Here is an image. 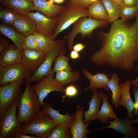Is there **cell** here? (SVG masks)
<instances>
[{"label": "cell", "mask_w": 138, "mask_h": 138, "mask_svg": "<svg viewBox=\"0 0 138 138\" xmlns=\"http://www.w3.org/2000/svg\"><path fill=\"white\" fill-rule=\"evenodd\" d=\"M33 10L42 13L47 17L52 18L56 16L64 6H60L53 4V0H33Z\"/></svg>", "instance_id": "2e32d148"}, {"label": "cell", "mask_w": 138, "mask_h": 138, "mask_svg": "<svg viewBox=\"0 0 138 138\" xmlns=\"http://www.w3.org/2000/svg\"><path fill=\"white\" fill-rule=\"evenodd\" d=\"M122 88V94L119 106H123L126 109L128 117L133 118L132 111L134 109V103L130 96V80H127L123 83H119Z\"/></svg>", "instance_id": "603a6c76"}, {"label": "cell", "mask_w": 138, "mask_h": 138, "mask_svg": "<svg viewBox=\"0 0 138 138\" xmlns=\"http://www.w3.org/2000/svg\"><path fill=\"white\" fill-rule=\"evenodd\" d=\"M18 15L11 9L0 5V19L2 23L12 26Z\"/></svg>", "instance_id": "f546056e"}, {"label": "cell", "mask_w": 138, "mask_h": 138, "mask_svg": "<svg viewBox=\"0 0 138 138\" xmlns=\"http://www.w3.org/2000/svg\"><path fill=\"white\" fill-rule=\"evenodd\" d=\"M65 95L63 97H73L77 96L79 93L78 90L76 86L72 84L65 88Z\"/></svg>", "instance_id": "d590c367"}, {"label": "cell", "mask_w": 138, "mask_h": 138, "mask_svg": "<svg viewBox=\"0 0 138 138\" xmlns=\"http://www.w3.org/2000/svg\"><path fill=\"white\" fill-rule=\"evenodd\" d=\"M0 32L10 39L16 47L20 49L21 44L25 38V36L13 26L3 23L0 24Z\"/></svg>", "instance_id": "d4e9b609"}, {"label": "cell", "mask_w": 138, "mask_h": 138, "mask_svg": "<svg viewBox=\"0 0 138 138\" xmlns=\"http://www.w3.org/2000/svg\"><path fill=\"white\" fill-rule=\"evenodd\" d=\"M25 84V89L18 99L17 107V117L21 123L32 120L41 111L39 101L30 83L26 81Z\"/></svg>", "instance_id": "7a4b0ae2"}, {"label": "cell", "mask_w": 138, "mask_h": 138, "mask_svg": "<svg viewBox=\"0 0 138 138\" xmlns=\"http://www.w3.org/2000/svg\"><path fill=\"white\" fill-rule=\"evenodd\" d=\"M18 99L0 114V138H16L23 133L21 123L16 116Z\"/></svg>", "instance_id": "3957f363"}, {"label": "cell", "mask_w": 138, "mask_h": 138, "mask_svg": "<svg viewBox=\"0 0 138 138\" xmlns=\"http://www.w3.org/2000/svg\"><path fill=\"white\" fill-rule=\"evenodd\" d=\"M132 86L134 87H138V83H135L132 85Z\"/></svg>", "instance_id": "7dc6e473"}, {"label": "cell", "mask_w": 138, "mask_h": 138, "mask_svg": "<svg viewBox=\"0 0 138 138\" xmlns=\"http://www.w3.org/2000/svg\"><path fill=\"white\" fill-rule=\"evenodd\" d=\"M27 134L23 133L18 136L16 138H39L36 136H33L27 135Z\"/></svg>", "instance_id": "b9f144b4"}, {"label": "cell", "mask_w": 138, "mask_h": 138, "mask_svg": "<svg viewBox=\"0 0 138 138\" xmlns=\"http://www.w3.org/2000/svg\"><path fill=\"white\" fill-rule=\"evenodd\" d=\"M55 3H61L63 2L64 0H53Z\"/></svg>", "instance_id": "f6af8a7d"}, {"label": "cell", "mask_w": 138, "mask_h": 138, "mask_svg": "<svg viewBox=\"0 0 138 138\" xmlns=\"http://www.w3.org/2000/svg\"><path fill=\"white\" fill-rule=\"evenodd\" d=\"M108 14V21L112 23L118 19L121 10L120 7L113 0H102Z\"/></svg>", "instance_id": "f1b7e54d"}, {"label": "cell", "mask_w": 138, "mask_h": 138, "mask_svg": "<svg viewBox=\"0 0 138 138\" xmlns=\"http://www.w3.org/2000/svg\"><path fill=\"white\" fill-rule=\"evenodd\" d=\"M69 70H63L56 73L55 80L64 86L71 82L75 83L80 79V73L78 71L72 72Z\"/></svg>", "instance_id": "484cf974"}, {"label": "cell", "mask_w": 138, "mask_h": 138, "mask_svg": "<svg viewBox=\"0 0 138 138\" xmlns=\"http://www.w3.org/2000/svg\"><path fill=\"white\" fill-rule=\"evenodd\" d=\"M84 115L83 107L78 105L74 121L70 128L72 138H86L89 132L87 128L90 122H85L83 120Z\"/></svg>", "instance_id": "4fadbf2b"}, {"label": "cell", "mask_w": 138, "mask_h": 138, "mask_svg": "<svg viewBox=\"0 0 138 138\" xmlns=\"http://www.w3.org/2000/svg\"><path fill=\"white\" fill-rule=\"evenodd\" d=\"M114 2L121 7L122 10L124 7L122 0H113Z\"/></svg>", "instance_id": "7bdbcfd3"}, {"label": "cell", "mask_w": 138, "mask_h": 138, "mask_svg": "<svg viewBox=\"0 0 138 138\" xmlns=\"http://www.w3.org/2000/svg\"><path fill=\"white\" fill-rule=\"evenodd\" d=\"M87 9L90 17L99 20L108 21V14L101 1L92 3Z\"/></svg>", "instance_id": "4316f807"}, {"label": "cell", "mask_w": 138, "mask_h": 138, "mask_svg": "<svg viewBox=\"0 0 138 138\" xmlns=\"http://www.w3.org/2000/svg\"><path fill=\"white\" fill-rule=\"evenodd\" d=\"M70 128L64 125H57L47 138H72Z\"/></svg>", "instance_id": "1f68e13d"}, {"label": "cell", "mask_w": 138, "mask_h": 138, "mask_svg": "<svg viewBox=\"0 0 138 138\" xmlns=\"http://www.w3.org/2000/svg\"><path fill=\"white\" fill-rule=\"evenodd\" d=\"M57 125L47 113L41 110L34 118L21 124L23 133L39 138H47Z\"/></svg>", "instance_id": "52a82bcc"}, {"label": "cell", "mask_w": 138, "mask_h": 138, "mask_svg": "<svg viewBox=\"0 0 138 138\" xmlns=\"http://www.w3.org/2000/svg\"><path fill=\"white\" fill-rule=\"evenodd\" d=\"M20 50L21 51L34 50L40 51L35 38L32 34L25 37L21 44Z\"/></svg>", "instance_id": "d6a6232c"}, {"label": "cell", "mask_w": 138, "mask_h": 138, "mask_svg": "<svg viewBox=\"0 0 138 138\" xmlns=\"http://www.w3.org/2000/svg\"><path fill=\"white\" fill-rule=\"evenodd\" d=\"M102 0H69L70 2L77 7L87 9L92 3Z\"/></svg>", "instance_id": "e575fe53"}, {"label": "cell", "mask_w": 138, "mask_h": 138, "mask_svg": "<svg viewBox=\"0 0 138 138\" xmlns=\"http://www.w3.org/2000/svg\"><path fill=\"white\" fill-rule=\"evenodd\" d=\"M83 16L90 17L88 9H83L74 6L68 0L64 8L54 18L55 22L52 38L55 40L60 33Z\"/></svg>", "instance_id": "5b68a950"}, {"label": "cell", "mask_w": 138, "mask_h": 138, "mask_svg": "<svg viewBox=\"0 0 138 138\" xmlns=\"http://www.w3.org/2000/svg\"><path fill=\"white\" fill-rule=\"evenodd\" d=\"M108 22V20H99L90 17L83 16L79 18L72 24V29L65 37L68 49L73 50L74 39L78 34H80L82 39L86 37L90 38L94 30L106 26Z\"/></svg>", "instance_id": "277c9868"}, {"label": "cell", "mask_w": 138, "mask_h": 138, "mask_svg": "<svg viewBox=\"0 0 138 138\" xmlns=\"http://www.w3.org/2000/svg\"><path fill=\"white\" fill-rule=\"evenodd\" d=\"M136 71L138 72V66H136ZM138 83V76L135 79L130 81V84L131 85H132L135 83Z\"/></svg>", "instance_id": "ee69618b"}, {"label": "cell", "mask_w": 138, "mask_h": 138, "mask_svg": "<svg viewBox=\"0 0 138 138\" xmlns=\"http://www.w3.org/2000/svg\"><path fill=\"white\" fill-rule=\"evenodd\" d=\"M137 0V1H138V0Z\"/></svg>", "instance_id": "c3c4849f"}, {"label": "cell", "mask_w": 138, "mask_h": 138, "mask_svg": "<svg viewBox=\"0 0 138 138\" xmlns=\"http://www.w3.org/2000/svg\"><path fill=\"white\" fill-rule=\"evenodd\" d=\"M99 93L103 102L96 120L100 121L102 124H108V122L110 121L109 119L114 120L118 118L117 116L109 101L108 95L100 92Z\"/></svg>", "instance_id": "ffe728a7"}, {"label": "cell", "mask_w": 138, "mask_h": 138, "mask_svg": "<svg viewBox=\"0 0 138 138\" xmlns=\"http://www.w3.org/2000/svg\"><path fill=\"white\" fill-rule=\"evenodd\" d=\"M138 14V5L131 7H126L121 10L120 17L121 20L127 22L130 19L135 17Z\"/></svg>", "instance_id": "836d02e7"}, {"label": "cell", "mask_w": 138, "mask_h": 138, "mask_svg": "<svg viewBox=\"0 0 138 138\" xmlns=\"http://www.w3.org/2000/svg\"><path fill=\"white\" fill-rule=\"evenodd\" d=\"M132 118L128 117L125 118H117L113 121H109V125L96 129L95 131L106 128H111L123 134L126 138H134L137 135V130L133 125Z\"/></svg>", "instance_id": "8fae6325"}, {"label": "cell", "mask_w": 138, "mask_h": 138, "mask_svg": "<svg viewBox=\"0 0 138 138\" xmlns=\"http://www.w3.org/2000/svg\"><path fill=\"white\" fill-rule=\"evenodd\" d=\"M93 94L88 102L89 105L88 109L84 113V122L85 123L95 120L100 110V105L102 101L101 97L97 89L92 90Z\"/></svg>", "instance_id": "7402d4cb"}, {"label": "cell", "mask_w": 138, "mask_h": 138, "mask_svg": "<svg viewBox=\"0 0 138 138\" xmlns=\"http://www.w3.org/2000/svg\"><path fill=\"white\" fill-rule=\"evenodd\" d=\"M132 123H138V118L134 120H132Z\"/></svg>", "instance_id": "bcb514c9"}, {"label": "cell", "mask_w": 138, "mask_h": 138, "mask_svg": "<svg viewBox=\"0 0 138 138\" xmlns=\"http://www.w3.org/2000/svg\"><path fill=\"white\" fill-rule=\"evenodd\" d=\"M66 52L65 42L64 39L54 40L53 44L47 53L46 58L38 69L26 79L30 83L38 81L48 75L54 76L52 65L56 58L61 55H65Z\"/></svg>", "instance_id": "8992f818"}, {"label": "cell", "mask_w": 138, "mask_h": 138, "mask_svg": "<svg viewBox=\"0 0 138 138\" xmlns=\"http://www.w3.org/2000/svg\"><path fill=\"white\" fill-rule=\"evenodd\" d=\"M70 57L73 60H75L80 57L79 52L73 50H71L70 53Z\"/></svg>", "instance_id": "60d3db41"}, {"label": "cell", "mask_w": 138, "mask_h": 138, "mask_svg": "<svg viewBox=\"0 0 138 138\" xmlns=\"http://www.w3.org/2000/svg\"><path fill=\"white\" fill-rule=\"evenodd\" d=\"M12 26L25 37L36 31L35 22L27 16L21 14H18Z\"/></svg>", "instance_id": "ac0fdd59"}, {"label": "cell", "mask_w": 138, "mask_h": 138, "mask_svg": "<svg viewBox=\"0 0 138 138\" xmlns=\"http://www.w3.org/2000/svg\"><path fill=\"white\" fill-rule=\"evenodd\" d=\"M120 79L116 73L112 74L111 78L107 83V86L112 92V106H114L117 108L121 98L122 88L119 82Z\"/></svg>", "instance_id": "cb8c5ba5"}, {"label": "cell", "mask_w": 138, "mask_h": 138, "mask_svg": "<svg viewBox=\"0 0 138 138\" xmlns=\"http://www.w3.org/2000/svg\"><path fill=\"white\" fill-rule=\"evenodd\" d=\"M135 18L131 23L118 19L112 23L108 32L98 33L101 48L91 55L92 62L127 71L134 67L138 61V14Z\"/></svg>", "instance_id": "6da1fadb"}, {"label": "cell", "mask_w": 138, "mask_h": 138, "mask_svg": "<svg viewBox=\"0 0 138 138\" xmlns=\"http://www.w3.org/2000/svg\"><path fill=\"white\" fill-rule=\"evenodd\" d=\"M87 46V45H84L82 43H79L73 46V50L79 52L83 50L85 47Z\"/></svg>", "instance_id": "ab89813d"}, {"label": "cell", "mask_w": 138, "mask_h": 138, "mask_svg": "<svg viewBox=\"0 0 138 138\" xmlns=\"http://www.w3.org/2000/svg\"><path fill=\"white\" fill-rule=\"evenodd\" d=\"M133 90L135 99L134 113L135 115L138 116V87H134Z\"/></svg>", "instance_id": "8d00e7d4"}, {"label": "cell", "mask_w": 138, "mask_h": 138, "mask_svg": "<svg viewBox=\"0 0 138 138\" xmlns=\"http://www.w3.org/2000/svg\"><path fill=\"white\" fill-rule=\"evenodd\" d=\"M41 110L47 113L57 125H64L70 128L74 121V115H70L68 112L65 115L61 114L48 103H44Z\"/></svg>", "instance_id": "44dd1931"}, {"label": "cell", "mask_w": 138, "mask_h": 138, "mask_svg": "<svg viewBox=\"0 0 138 138\" xmlns=\"http://www.w3.org/2000/svg\"><path fill=\"white\" fill-rule=\"evenodd\" d=\"M70 57L61 55L58 56L54 60V64L52 69L54 72L63 70L72 71V69L69 64Z\"/></svg>", "instance_id": "4dcf8cb0"}, {"label": "cell", "mask_w": 138, "mask_h": 138, "mask_svg": "<svg viewBox=\"0 0 138 138\" xmlns=\"http://www.w3.org/2000/svg\"><path fill=\"white\" fill-rule=\"evenodd\" d=\"M9 45V43L1 36H0V53Z\"/></svg>", "instance_id": "74e56055"}, {"label": "cell", "mask_w": 138, "mask_h": 138, "mask_svg": "<svg viewBox=\"0 0 138 138\" xmlns=\"http://www.w3.org/2000/svg\"><path fill=\"white\" fill-rule=\"evenodd\" d=\"M26 81L21 79L0 86V114L19 98L22 93L21 87Z\"/></svg>", "instance_id": "ba28073f"}, {"label": "cell", "mask_w": 138, "mask_h": 138, "mask_svg": "<svg viewBox=\"0 0 138 138\" xmlns=\"http://www.w3.org/2000/svg\"><path fill=\"white\" fill-rule=\"evenodd\" d=\"M32 34L35 38L40 51L47 54L52 46L54 40L51 37L37 31Z\"/></svg>", "instance_id": "83f0119b"}, {"label": "cell", "mask_w": 138, "mask_h": 138, "mask_svg": "<svg viewBox=\"0 0 138 138\" xmlns=\"http://www.w3.org/2000/svg\"><path fill=\"white\" fill-rule=\"evenodd\" d=\"M81 71L85 76L88 79L90 83L89 86L84 88V92H86L89 89L92 90L98 88L103 89L108 91H109L110 89L107 86V83L110 80L108 74L97 73L95 75H93L86 69H83Z\"/></svg>", "instance_id": "9a60e30c"}, {"label": "cell", "mask_w": 138, "mask_h": 138, "mask_svg": "<svg viewBox=\"0 0 138 138\" xmlns=\"http://www.w3.org/2000/svg\"><path fill=\"white\" fill-rule=\"evenodd\" d=\"M21 63L32 73H34L44 61L47 55L44 52L39 51H21Z\"/></svg>", "instance_id": "7c38bea8"}, {"label": "cell", "mask_w": 138, "mask_h": 138, "mask_svg": "<svg viewBox=\"0 0 138 138\" xmlns=\"http://www.w3.org/2000/svg\"><path fill=\"white\" fill-rule=\"evenodd\" d=\"M32 73L21 63L0 66V86L20 79H27Z\"/></svg>", "instance_id": "9c48e42d"}, {"label": "cell", "mask_w": 138, "mask_h": 138, "mask_svg": "<svg viewBox=\"0 0 138 138\" xmlns=\"http://www.w3.org/2000/svg\"><path fill=\"white\" fill-rule=\"evenodd\" d=\"M54 77L52 75L47 76L35 85L32 86L38 96L41 107H42L44 103V99L50 92H64L65 88L57 82Z\"/></svg>", "instance_id": "30bf717a"}, {"label": "cell", "mask_w": 138, "mask_h": 138, "mask_svg": "<svg viewBox=\"0 0 138 138\" xmlns=\"http://www.w3.org/2000/svg\"><path fill=\"white\" fill-rule=\"evenodd\" d=\"M124 6L131 7L138 5L137 0H122Z\"/></svg>", "instance_id": "f35d334b"}, {"label": "cell", "mask_w": 138, "mask_h": 138, "mask_svg": "<svg viewBox=\"0 0 138 138\" xmlns=\"http://www.w3.org/2000/svg\"><path fill=\"white\" fill-rule=\"evenodd\" d=\"M27 16L36 22V31L49 37L53 36L55 22L54 18H48L38 11L30 12Z\"/></svg>", "instance_id": "5bb4252c"}, {"label": "cell", "mask_w": 138, "mask_h": 138, "mask_svg": "<svg viewBox=\"0 0 138 138\" xmlns=\"http://www.w3.org/2000/svg\"><path fill=\"white\" fill-rule=\"evenodd\" d=\"M1 5L8 7L17 14L27 16L33 10V0H0Z\"/></svg>", "instance_id": "d6986e66"}, {"label": "cell", "mask_w": 138, "mask_h": 138, "mask_svg": "<svg viewBox=\"0 0 138 138\" xmlns=\"http://www.w3.org/2000/svg\"><path fill=\"white\" fill-rule=\"evenodd\" d=\"M21 58V51L15 45L9 44L0 53V66L20 63Z\"/></svg>", "instance_id": "e0dca14e"}]
</instances>
